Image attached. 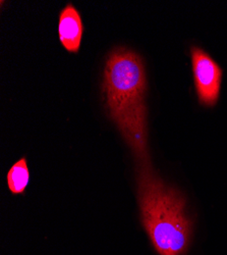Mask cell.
Returning a JSON list of instances; mask_svg holds the SVG:
<instances>
[{
  "instance_id": "4",
  "label": "cell",
  "mask_w": 227,
  "mask_h": 255,
  "mask_svg": "<svg viewBox=\"0 0 227 255\" xmlns=\"http://www.w3.org/2000/svg\"><path fill=\"white\" fill-rule=\"evenodd\" d=\"M84 26L78 10L72 4H67L59 14L58 35L63 46L72 53H77L80 48Z\"/></svg>"
},
{
  "instance_id": "5",
  "label": "cell",
  "mask_w": 227,
  "mask_h": 255,
  "mask_svg": "<svg viewBox=\"0 0 227 255\" xmlns=\"http://www.w3.org/2000/svg\"><path fill=\"white\" fill-rule=\"evenodd\" d=\"M6 180L9 191L13 195L25 193L30 182V171L26 157H22L11 165Z\"/></svg>"
},
{
  "instance_id": "2",
  "label": "cell",
  "mask_w": 227,
  "mask_h": 255,
  "mask_svg": "<svg viewBox=\"0 0 227 255\" xmlns=\"http://www.w3.org/2000/svg\"><path fill=\"white\" fill-rule=\"evenodd\" d=\"M137 195L141 222L159 255H185L194 236L195 222L187 197L165 182L151 162L137 164Z\"/></svg>"
},
{
  "instance_id": "3",
  "label": "cell",
  "mask_w": 227,
  "mask_h": 255,
  "mask_svg": "<svg viewBox=\"0 0 227 255\" xmlns=\"http://www.w3.org/2000/svg\"><path fill=\"white\" fill-rule=\"evenodd\" d=\"M193 74L199 102L205 106H214L220 95L222 69L202 48H191Z\"/></svg>"
},
{
  "instance_id": "1",
  "label": "cell",
  "mask_w": 227,
  "mask_h": 255,
  "mask_svg": "<svg viewBox=\"0 0 227 255\" xmlns=\"http://www.w3.org/2000/svg\"><path fill=\"white\" fill-rule=\"evenodd\" d=\"M102 90L109 118L130 146L138 163L151 162L148 148L147 77L137 52L117 47L105 63Z\"/></svg>"
}]
</instances>
